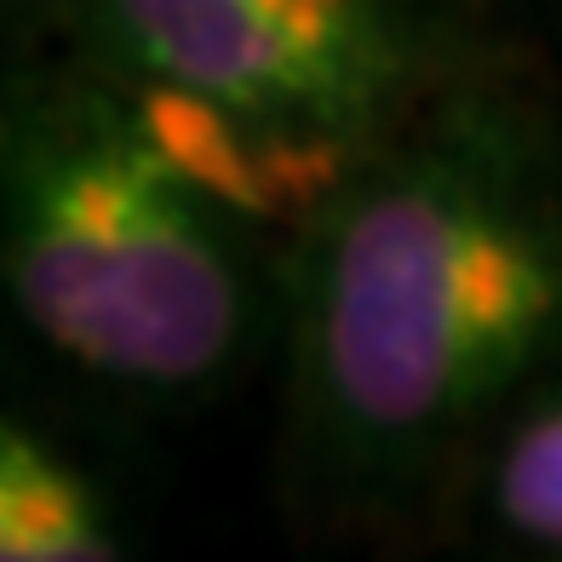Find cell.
Listing matches in <instances>:
<instances>
[{"mask_svg": "<svg viewBox=\"0 0 562 562\" xmlns=\"http://www.w3.org/2000/svg\"><path fill=\"white\" fill-rule=\"evenodd\" d=\"M311 218L293 356L334 465H437L562 350V184L505 126L419 121Z\"/></svg>", "mask_w": 562, "mask_h": 562, "instance_id": "6da1fadb", "label": "cell"}, {"mask_svg": "<svg viewBox=\"0 0 562 562\" xmlns=\"http://www.w3.org/2000/svg\"><path fill=\"white\" fill-rule=\"evenodd\" d=\"M247 207L115 81H64L7 121V288L92 379L201 391L259 322Z\"/></svg>", "mask_w": 562, "mask_h": 562, "instance_id": "7a4b0ae2", "label": "cell"}, {"mask_svg": "<svg viewBox=\"0 0 562 562\" xmlns=\"http://www.w3.org/2000/svg\"><path fill=\"white\" fill-rule=\"evenodd\" d=\"M104 75L247 213H316L414 133L448 0H87Z\"/></svg>", "mask_w": 562, "mask_h": 562, "instance_id": "3957f363", "label": "cell"}, {"mask_svg": "<svg viewBox=\"0 0 562 562\" xmlns=\"http://www.w3.org/2000/svg\"><path fill=\"white\" fill-rule=\"evenodd\" d=\"M121 540L92 482L30 425L0 430V557L7 562H104Z\"/></svg>", "mask_w": 562, "mask_h": 562, "instance_id": "277c9868", "label": "cell"}, {"mask_svg": "<svg viewBox=\"0 0 562 562\" xmlns=\"http://www.w3.org/2000/svg\"><path fill=\"white\" fill-rule=\"evenodd\" d=\"M488 510L517 546L562 557V396L510 425L494 453Z\"/></svg>", "mask_w": 562, "mask_h": 562, "instance_id": "5b68a950", "label": "cell"}]
</instances>
